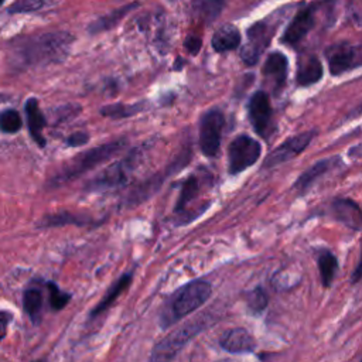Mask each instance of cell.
Segmentation results:
<instances>
[{
	"label": "cell",
	"mask_w": 362,
	"mask_h": 362,
	"mask_svg": "<svg viewBox=\"0 0 362 362\" xmlns=\"http://www.w3.org/2000/svg\"><path fill=\"white\" fill-rule=\"evenodd\" d=\"M25 115H27V123H28V132L33 137V140L40 146H45V137L42 134V130L45 127V117L40 109L38 100L35 98L27 99L25 103Z\"/></svg>",
	"instance_id": "9a60e30c"
},
{
	"label": "cell",
	"mask_w": 362,
	"mask_h": 362,
	"mask_svg": "<svg viewBox=\"0 0 362 362\" xmlns=\"http://www.w3.org/2000/svg\"><path fill=\"white\" fill-rule=\"evenodd\" d=\"M88 140H89L88 133H85V132H76V133L71 134V136L66 139V144H68V146H72V147H76V146L85 144Z\"/></svg>",
	"instance_id": "d6a6232c"
},
{
	"label": "cell",
	"mask_w": 362,
	"mask_h": 362,
	"mask_svg": "<svg viewBox=\"0 0 362 362\" xmlns=\"http://www.w3.org/2000/svg\"><path fill=\"white\" fill-rule=\"evenodd\" d=\"M225 119L221 110H208L199 122V148L206 157L216 156L221 146Z\"/></svg>",
	"instance_id": "5b68a950"
},
{
	"label": "cell",
	"mask_w": 362,
	"mask_h": 362,
	"mask_svg": "<svg viewBox=\"0 0 362 362\" xmlns=\"http://www.w3.org/2000/svg\"><path fill=\"white\" fill-rule=\"evenodd\" d=\"M322 76V65L315 55H304L298 59L297 82L301 86H310Z\"/></svg>",
	"instance_id": "2e32d148"
},
{
	"label": "cell",
	"mask_w": 362,
	"mask_h": 362,
	"mask_svg": "<svg viewBox=\"0 0 362 362\" xmlns=\"http://www.w3.org/2000/svg\"><path fill=\"white\" fill-rule=\"evenodd\" d=\"M272 35H273V31L266 23L259 21L253 24L247 30V42L240 49L242 61L246 65H255L259 61V57L267 48L272 40Z\"/></svg>",
	"instance_id": "ba28073f"
},
{
	"label": "cell",
	"mask_w": 362,
	"mask_h": 362,
	"mask_svg": "<svg viewBox=\"0 0 362 362\" xmlns=\"http://www.w3.org/2000/svg\"><path fill=\"white\" fill-rule=\"evenodd\" d=\"M47 287H48V291H49V304H51V308H54V310H61V308H64V307L69 303L71 294L64 293L57 284H54V283H47Z\"/></svg>",
	"instance_id": "f1b7e54d"
},
{
	"label": "cell",
	"mask_w": 362,
	"mask_h": 362,
	"mask_svg": "<svg viewBox=\"0 0 362 362\" xmlns=\"http://www.w3.org/2000/svg\"><path fill=\"white\" fill-rule=\"evenodd\" d=\"M72 40L68 33H45L18 44L16 55L24 65L59 62L66 57Z\"/></svg>",
	"instance_id": "6da1fadb"
},
{
	"label": "cell",
	"mask_w": 362,
	"mask_h": 362,
	"mask_svg": "<svg viewBox=\"0 0 362 362\" xmlns=\"http://www.w3.org/2000/svg\"><path fill=\"white\" fill-rule=\"evenodd\" d=\"M139 110V106H126V105H113V106H106L100 112L103 116L109 117H126L130 115H134Z\"/></svg>",
	"instance_id": "4dcf8cb0"
},
{
	"label": "cell",
	"mask_w": 362,
	"mask_h": 362,
	"mask_svg": "<svg viewBox=\"0 0 362 362\" xmlns=\"http://www.w3.org/2000/svg\"><path fill=\"white\" fill-rule=\"evenodd\" d=\"M226 0H192L194 14L205 23H212L223 10Z\"/></svg>",
	"instance_id": "44dd1931"
},
{
	"label": "cell",
	"mask_w": 362,
	"mask_h": 362,
	"mask_svg": "<svg viewBox=\"0 0 362 362\" xmlns=\"http://www.w3.org/2000/svg\"><path fill=\"white\" fill-rule=\"evenodd\" d=\"M3 1H4V0H0V6H1V4H3Z\"/></svg>",
	"instance_id": "d590c367"
},
{
	"label": "cell",
	"mask_w": 362,
	"mask_h": 362,
	"mask_svg": "<svg viewBox=\"0 0 362 362\" xmlns=\"http://www.w3.org/2000/svg\"><path fill=\"white\" fill-rule=\"evenodd\" d=\"M212 287L208 281L197 280L178 288L163 307L160 314V325L168 328L181 318L198 310L211 296Z\"/></svg>",
	"instance_id": "7a4b0ae2"
},
{
	"label": "cell",
	"mask_w": 362,
	"mask_h": 362,
	"mask_svg": "<svg viewBox=\"0 0 362 362\" xmlns=\"http://www.w3.org/2000/svg\"><path fill=\"white\" fill-rule=\"evenodd\" d=\"M198 191H199V178L197 175H191L188 177L181 188L180 197L177 199L175 204V214H178L180 216L185 215V212L188 211V206L191 205V202L198 197Z\"/></svg>",
	"instance_id": "d6986e66"
},
{
	"label": "cell",
	"mask_w": 362,
	"mask_h": 362,
	"mask_svg": "<svg viewBox=\"0 0 362 362\" xmlns=\"http://www.w3.org/2000/svg\"><path fill=\"white\" fill-rule=\"evenodd\" d=\"M202 328L201 322L197 321H191L187 325H182L181 328L173 331L171 334H168L165 338H163V341H160L154 349H153V359H171L174 358L181 348Z\"/></svg>",
	"instance_id": "8992f818"
},
{
	"label": "cell",
	"mask_w": 362,
	"mask_h": 362,
	"mask_svg": "<svg viewBox=\"0 0 362 362\" xmlns=\"http://www.w3.org/2000/svg\"><path fill=\"white\" fill-rule=\"evenodd\" d=\"M334 160H321L317 164H314L311 168H308L305 173H303L297 182H296V188L297 189H305L318 175L324 174L327 170H329L332 167Z\"/></svg>",
	"instance_id": "484cf974"
},
{
	"label": "cell",
	"mask_w": 362,
	"mask_h": 362,
	"mask_svg": "<svg viewBox=\"0 0 362 362\" xmlns=\"http://www.w3.org/2000/svg\"><path fill=\"white\" fill-rule=\"evenodd\" d=\"M134 7H136V4H126L124 7L117 8V10H115L113 13H109V14L100 17L99 20L93 21V23L89 25V31H90V33H99V31L112 28L116 23H119V20H120L127 11H130V10L134 8Z\"/></svg>",
	"instance_id": "cb8c5ba5"
},
{
	"label": "cell",
	"mask_w": 362,
	"mask_h": 362,
	"mask_svg": "<svg viewBox=\"0 0 362 362\" xmlns=\"http://www.w3.org/2000/svg\"><path fill=\"white\" fill-rule=\"evenodd\" d=\"M23 120L17 110L7 109L0 113V130L8 134L17 133L21 129Z\"/></svg>",
	"instance_id": "83f0119b"
},
{
	"label": "cell",
	"mask_w": 362,
	"mask_h": 362,
	"mask_svg": "<svg viewBox=\"0 0 362 362\" xmlns=\"http://www.w3.org/2000/svg\"><path fill=\"white\" fill-rule=\"evenodd\" d=\"M124 144H126V140H115L78 154L62 167V170L51 180V184L61 185L62 182H66L72 178L79 177L85 171L98 167L99 164L105 163L107 158L115 156Z\"/></svg>",
	"instance_id": "3957f363"
},
{
	"label": "cell",
	"mask_w": 362,
	"mask_h": 362,
	"mask_svg": "<svg viewBox=\"0 0 362 362\" xmlns=\"http://www.w3.org/2000/svg\"><path fill=\"white\" fill-rule=\"evenodd\" d=\"M68 223H74V225H78V226H85L88 223H95V222L92 219L83 218L81 215H75V214H69V212H61V214L47 215L42 221L38 222V226L51 228V226H62V225H68Z\"/></svg>",
	"instance_id": "7402d4cb"
},
{
	"label": "cell",
	"mask_w": 362,
	"mask_h": 362,
	"mask_svg": "<svg viewBox=\"0 0 362 362\" xmlns=\"http://www.w3.org/2000/svg\"><path fill=\"white\" fill-rule=\"evenodd\" d=\"M23 307L33 322H38L42 310V293L35 287H30L23 294Z\"/></svg>",
	"instance_id": "603a6c76"
},
{
	"label": "cell",
	"mask_w": 362,
	"mask_h": 362,
	"mask_svg": "<svg viewBox=\"0 0 362 362\" xmlns=\"http://www.w3.org/2000/svg\"><path fill=\"white\" fill-rule=\"evenodd\" d=\"M201 45H202V41L199 37H195V35H189L185 38L184 41V47L187 48V51L191 54V55H195L199 52L201 49Z\"/></svg>",
	"instance_id": "1f68e13d"
},
{
	"label": "cell",
	"mask_w": 362,
	"mask_h": 362,
	"mask_svg": "<svg viewBox=\"0 0 362 362\" xmlns=\"http://www.w3.org/2000/svg\"><path fill=\"white\" fill-rule=\"evenodd\" d=\"M129 160L116 163L110 165L106 171H103L99 177L92 180L88 185V189H99V188H112L116 185H120L126 181L127 178V170L129 167Z\"/></svg>",
	"instance_id": "5bb4252c"
},
{
	"label": "cell",
	"mask_w": 362,
	"mask_h": 362,
	"mask_svg": "<svg viewBox=\"0 0 362 362\" xmlns=\"http://www.w3.org/2000/svg\"><path fill=\"white\" fill-rule=\"evenodd\" d=\"M10 321H11V314L7 311H0V341L6 337Z\"/></svg>",
	"instance_id": "836d02e7"
},
{
	"label": "cell",
	"mask_w": 362,
	"mask_h": 362,
	"mask_svg": "<svg viewBox=\"0 0 362 362\" xmlns=\"http://www.w3.org/2000/svg\"><path fill=\"white\" fill-rule=\"evenodd\" d=\"M362 279V256H361V262H359V266L356 267L354 276H352V283H356L358 280Z\"/></svg>",
	"instance_id": "e575fe53"
},
{
	"label": "cell",
	"mask_w": 362,
	"mask_h": 362,
	"mask_svg": "<svg viewBox=\"0 0 362 362\" xmlns=\"http://www.w3.org/2000/svg\"><path fill=\"white\" fill-rule=\"evenodd\" d=\"M332 209L335 216L346 226L356 230L362 228V211L354 201L335 199L332 204Z\"/></svg>",
	"instance_id": "e0dca14e"
},
{
	"label": "cell",
	"mask_w": 362,
	"mask_h": 362,
	"mask_svg": "<svg viewBox=\"0 0 362 362\" xmlns=\"http://www.w3.org/2000/svg\"><path fill=\"white\" fill-rule=\"evenodd\" d=\"M318 269H320V274H321V280L322 284L325 287L331 286L332 279L335 276V272L338 269V262L337 257L331 253V252H322L318 256Z\"/></svg>",
	"instance_id": "d4e9b609"
},
{
	"label": "cell",
	"mask_w": 362,
	"mask_h": 362,
	"mask_svg": "<svg viewBox=\"0 0 362 362\" xmlns=\"http://www.w3.org/2000/svg\"><path fill=\"white\" fill-rule=\"evenodd\" d=\"M329 71L332 75H341L349 69L362 65V44L354 45L341 42L327 49Z\"/></svg>",
	"instance_id": "52a82bcc"
},
{
	"label": "cell",
	"mask_w": 362,
	"mask_h": 362,
	"mask_svg": "<svg viewBox=\"0 0 362 362\" xmlns=\"http://www.w3.org/2000/svg\"><path fill=\"white\" fill-rule=\"evenodd\" d=\"M240 44V33L232 24L221 25L212 35V48L216 52L232 51Z\"/></svg>",
	"instance_id": "ac0fdd59"
},
{
	"label": "cell",
	"mask_w": 362,
	"mask_h": 362,
	"mask_svg": "<svg viewBox=\"0 0 362 362\" xmlns=\"http://www.w3.org/2000/svg\"><path fill=\"white\" fill-rule=\"evenodd\" d=\"M247 305L255 313L263 311L266 308V305H267V296H266L264 290L260 288V287H256L255 290L249 291V294H247Z\"/></svg>",
	"instance_id": "f546056e"
},
{
	"label": "cell",
	"mask_w": 362,
	"mask_h": 362,
	"mask_svg": "<svg viewBox=\"0 0 362 362\" xmlns=\"http://www.w3.org/2000/svg\"><path fill=\"white\" fill-rule=\"evenodd\" d=\"M221 346L232 354H247L256 348L255 338L245 328H232L221 338Z\"/></svg>",
	"instance_id": "4fadbf2b"
},
{
	"label": "cell",
	"mask_w": 362,
	"mask_h": 362,
	"mask_svg": "<svg viewBox=\"0 0 362 362\" xmlns=\"http://www.w3.org/2000/svg\"><path fill=\"white\" fill-rule=\"evenodd\" d=\"M262 147L257 140L240 134L232 140L228 148V170L230 174H238L253 165L260 157Z\"/></svg>",
	"instance_id": "277c9868"
},
{
	"label": "cell",
	"mask_w": 362,
	"mask_h": 362,
	"mask_svg": "<svg viewBox=\"0 0 362 362\" xmlns=\"http://www.w3.org/2000/svg\"><path fill=\"white\" fill-rule=\"evenodd\" d=\"M59 1L61 0H17L10 6L8 13H31L47 7H52Z\"/></svg>",
	"instance_id": "4316f807"
},
{
	"label": "cell",
	"mask_w": 362,
	"mask_h": 362,
	"mask_svg": "<svg viewBox=\"0 0 362 362\" xmlns=\"http://www.w3.org/2000/svg\"><path fill=\"white\" fill-rule=\"evenodd\" d=\"M315 18H314V8L313 7H304L301 8L290 21V24L287 25L283 37H281V42L294 47L298 42L303 41V38L311 31V28L314 27Z\"/></svg>",
	"instance_id": "8fae6325"
},
{
	"label": "cell",
	"mask_w": 362,
	"mask_h": 362,
	"mask_svg": "<svg viewBox=\"0 0 362 362\" xmlns=\"http://www.w3.org/2000/svg\"><path fill=\"white\" fill-rule=\"evenodd\" d=\"M130 281H132V274H130V273H126V274H123L119 280H116V281L112 284V287L106 291L105 297H103V298L96 304V307L92 310L90 317H96V315H99L100 313H103L107 307H110V304L129 287Z\"/></svg>",
	"instance_id": "ffe728a7"
},
{
	"label": "cell",
	"mask_w": 362,
	"mask_h": 362,
	"mask_svg": "<svg viewBox=\"0 0 362 362\" xmlns=\"http://www.w3.org/2000/svg\"><path fill=\"white\" fill-rule=\"evenodd\" d=\"M287 69H288V62L284 54L281 52H272L264 65H263V79L266 86L273 92L279 93L287 79Z\"/></svg>",
	"instance_id": "30bf717a"
},
{
	"label": "cell",
	"mask_w": 362,
	"mask_h": 362,
	"mask_svg": "<svg viewBox=\"0 0 362 362\" xmlns=\"http://www.w3.org/2000/svg\"><path fill=\"white\" fill-rule=\"evenodd\" d=\"M272 117V107L269 95L263 90H257L249 100V119L253 129L260 134L264 136L266 130L270 124Z\"/></svg>",
	"instance_id": "7c38bea8"
},
{
	"label": "cell",
	"mask_w": 362,
	"mask_h": 362,
	"mask_svg": "<svg viewBox=\"0 0 362 362\" xmlns=\"http://www.w3.org/2000/svg\"><path fill=\"white\" fill-rule=\"evenodd\" d=\"M315 132H305L301 133L298 136H293L288 137L286 141H283L280 146H277L264 160L263 167L264 168H270L274 165H279L284 161H288L291 158H294L296 156H298L313 140Z\"/></svg>",
	"instance_id": "9c48e42d"
}]
</instances>
